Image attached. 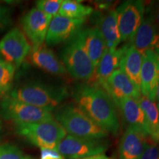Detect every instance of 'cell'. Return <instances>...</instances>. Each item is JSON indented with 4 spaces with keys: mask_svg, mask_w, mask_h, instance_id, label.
Segmentation results:
<instances>
[{
    "mask_svg": "<svg viewBox=\"0 0 159 159\" xmlns=\"http://www.w3.org/2000/svg\"><path fill=\"white\" fill-rule=\"evenodd\" d=\"M73 98L80 107L99 126L116 135L119 121L115 103L102 87L95 83L77 85L73 91Z\"/></svg>",
    "mask_w": 159,
    "mask_h": 159,
    "instance_id": "cell-1",
    "label": "cell"
},
{
    "mask_svg": "<svg viewBox=\"0 0 159 159\" xmlns=\"http://www.w3.org/2000/svg\"><path fill=\"white\" fill-rule=\"evenodd\" d=\"M8 96L52 112L67 98L68 90L64 85L29 81L12 89Z\"/></svg>",
    "mask_w": 159,
    "mask_h": 159,
    "instance_id": "cell-2",
    "label": "cell"
},
{
    "mask_svg": "<svg viewBox=\"0 0 159 159\" xmlns=\"http://www.w3.org/2000/svg\"><path fill=\"white\" fill-rule=\"evenodd\" d=\"M54 118L70 136L80 138L105 139L109 133L91 119L75 103L60 107Z\"/></svg>",
    "mask_w": 159,
    "mask_h": 159,
    "instance_id": "cell-3",
    "label": "cell"
},
{
    "mask_svg": "<svg viewBox=\"0 0 159 159\" xmlns=\"http://www.w3.org/2000/svg\"><path fill=\"white\" fill-rule=\"evenodd\" d=\"M15 128L17 134L41 149H55L66 136V130L55 118L30 124L15 125Z\"/></svg>",
    "mask_w": 159,
    "mask_h": 159,
    "instance_id": "cell-4",
    "label": "cell"
},
{
    "mask_svg": "<svg viewBox=\"0 0 159 159\" xmlns=\"http://www.w3.org/2000/svg\"><path fill=\"white\" fill-rule=\"evenodd\" d=\"M61 57L66 71L75 79H92L95 67L83 47L80 32L65 43L61 49Z\"/></svg>",
    "mask_w": 159,
    "mask_h": 159,
    "instance_id": "cell-5",
    "label": "cell"
},
{
    "mask_svg": "<svg viewBox=\"0 0 159 159\" xmlns=\"http://www.w3.org/2000/svg\"><path fill=\"white\" fill-rule=\"evenodd\" d=\"M0 116L15 125L30 124L54 119L52 112L7 95L0 102Z\"/></svg>",
    "mask_w": 159,
    "mask_h": 159,
    "instance_id": "cell-6",
    "label": "cell"
},
{
    "mask_svg": "<svg viewBox=\"0 0 159 159\" xmlns=\"http://www.w3.org/2000/svg\"><path fill=\"white\" fill-rule=\"evenodd\" d=\"M108 148L109 143L105 139L80 138L67 135L59 143L55 150L64 158L83 159L104 154Z\"/></svg>",
    "mask_w": 159,
    "mask_h": 159,
    "instance_id": "cell-7",
    "label": "cell"
},
{
    "mask_svg": "<svg viewBox=\"0 0 159 159\" xmlns=\"http://www.w3.org/2000/svg\"><path fill=\"white\" fill-rule=\"evenodd\" d=\"M116 12L121 41H131L144 19V2L139 0L125 1L119 6Z\"/></svg>",
    "mask_w": 159,
    "mask_h": 159,
    "instance_id": "cell-8",
    "label": "cell"
},
{
    "mask_svg": "<svg viewBox=\"0 0 159 159\" xmlns=\"http://www.w3.org/2000/svg\"><path fill=\"white\" fill-rule=\"evenodd\" d=\"M28 39L19 28L14 27L0 40V57L19 69L31 52Z\"/></svg>",
    "mask_w": 159,
    "mask_h": 159,
    "instance_id": "cell-9",
    "label": "cell"
},
{
    "mask_svg": "<svg viewBox=\"0 0 159 159\" xmlns=\"http://www.w3.org/2000/svg\"><path fill=\"white\" fill-rule=\"evenodd\" d=\"M85 19H70L57 14L52 19L46 36V45L49 47L66 43L82 30Z\"/></svg>",
    "mask_w": 159,
    "mask_h": 159,
    "instance_id": "cell-10",
    "label": "cell"
},
{
    "mask_svg": "<svg viewBox=\"0 0 159 159\" xmlns=\"http://www.w3.org/2000/svg\"><path fill=\"white\" fill-rule=\"evenodd\" d=\"M52 19V17L36 7L31 9L22 17L21 25L25 36L32 43V49L43 44Z\"/></svg>",
    "mask_w": 159,
    "mask_h": 159,
    "instance_id": "cell-11",
    "label": "cell"
},
{
    "mask_svg": "<svg viewBox=\"0 0 159 159\" xmlns=\"http://www.w3.org/2000/svg\"><path fill=\"white\" fill-rule=\"evenodd\" d=\"M141 94L156 102V89L159 76V56L152 51L142 53Z\"/></svg>",
    "mask_w": 159,
    "mask_h": 159,
    "instance_id": "cell-12",
    "label": "cell"
},
{
    "mask_svg": "<svg viewBox=\"0 0 159 159\" xmlns=\"http://www.w3.org/2000/svg\"><path fill=\"white\" fill-rule=\"evenodd\" d=\"M100 86L108 93L113 101L124 98L138 100L142 96L141 91L120 69L114 71Z\"/></svg>",
    "mask_w": 159,
    "mask_h": 159,
    "instance_id": "cell-13",
    "label": "cell"
},
{
    "mask_svg": "<svg viewBox=\"0 0 159 159\" xmlns=\"http://www.w3.org/2000/svg\"><path fill=\"white\" fill-rule=\"evenodd\" d=\"M130 43L141 53L150 50L159 56V32L148 11Z\"/></svg>",
    "mask_w": 159,
    "mask_h": 159,
    "instance_id": "cell-14",
    "label": "cell"
},
{
    "mask_svg": "<svg viewBox=\"0 0 159 159\" xmlns=\"http://www.w3.org/2000/svg\"><path fill=\"white\" fill-rule=\"evenodd\" d=\"M148 136L128 126L119 142V159H139L148 145Z\"/></svg>",
    "mask_w": 159,
    "mask_h": 159,
    "instance_id": "cell-15",
    "label": "cell"
},
{
    "mask_svg": "<svg viewBox=\"0 0 159 159\" xmlns=\"http://www.w3.org/2000/svg\"><path fill=\"white\" fill-rule=\"evenodd\" d=\"M129 45L130 43L122 46L120 48L106 49L99 60L98 64L95 67V72L93 77L96 79V80L94 83L100 86L114 71L119 69Z\"/></svg>",
    "mask_w": 159,
    "mask_h": 159,
    "instance_id": "cell-16",
    "label": "cell"
},
{
    "mask_svg": "<svg viewBox=\"0 0 159 159\" xmlns=\"http://www.w3.org/2000/svg\"><path fill=\"white\" fill-rule=\"evenodd\" d=\"M30 59L33 64L41 70L55 75L62 76L67 73L62 61L59 60L52 50L47 45L42 44L35 49H32Z\"/></svg>",
    "mask_w": 159,
    "mask_h": 159,
    "instance_id": "cell-17",
    "label": "cell"
},
{
    "mask_svg": "<svg viewBox=\"0 0 159 159\" xmlns=\"http://www.w3.org/2000/svg\"><path fill=\"white\" fill-rule=\"evenodd\" d=\"M95 21L97 27L105 40L106 49H116L121 42V37L117 25L116 11L111 10L104 13H97Z\"/></svg>",
    "mask_w": 159,
    "mask_h": 159,
    "instance_id": "cell-18",
    "label": "cell"
},
{
    "mask_svg": "<svg viewBox=\"0 0 159 159\" xmlns=\"http://www.w3.org/2000/svg\"><path fill=\"white\" fill-rule=\"evenodd\" d=\"M83 47L94 67L106 51V45L102 33L97 27L80 31Z\"/></svg>",
    "mask_w": 159,
    "mask_h": 159,
    "instance_id": "cell-19",
    "label": "cell"
},
{
    "mask_svg": "<svg viewBox=\"0 0 159 159\" xmlns=\"http://www.w3.org/2000/svg\"><path fill=\"white\" fill-rule=\"evenodd\" d=\"M114 102L120 109L128 126L142 131L148 136L144 114L138 100L133 98H124L114 100Z\"/></svg>",
    "mask_w": 159,
    "mask_h": 159,
    "instance_id": "cell-20",
    "label": "cell"
},
{
    "mask_svg": "<svg viewBox=\"0 0 159 159\" xmlns=\"http://www.w3.org/2000/svg\"><path fill=\"white\" fill-rule=\"evenodd\" d=\"M142 58V53L130 43L119 67L140 91Z\"/></svg>",
    "mask_w": 159,
    "mask_h": 159,
    "instance_id": "cell-21",
    "label": "cell"
},
{
    "mask_svg": "<svg viewBox=\"0 0 159 159\" xmlns=\"http://www.w3.org/2000/svg\"><path fill=\"white\" fill-rule=\"evenodd\" d=\"M138 102L144 114L148 136H150L154 142H159L158 129L159 111L158 105L155 101L151 100L148 97L142 95L138 99Z\"/></svg>",
    "mask_w": 159,
    "mask_h": 159,
    "instance_id": "cell-22",
    "label": "cell"
},
{
    "mask_svg": "<svg viewBox=\"0 0 159 159\" xmlns=\"http://www.w3.org/2000/svg\"><path fill=\"white\" fill-rule=\"evenodd\" d=\"M94 10L90 6L85 5L80 1L64 0L61 4L58 14L70 19H85L90 16Z\"/></svg>",
    "mask_w": 159,
    "mask_h": 159,
    "instance_id": "cell-23",
    "label": "cell"
},
{
    "mask_svg": "<svg viewBox=\"0 0 159 159\" xmlns=\"http://www.w3.org/2000/svg\"><path fill=\"white\" fill-rule=\"evenodd\" d=\"M16 69L0 57V98L7 96L12 90Z\"/></svg>",
    "mask_w": 159,
    "mask_h": 159,
    "instance_id": "cell-24",
    "label": "cell"
},
{
    "mask_svg": "<svg viewBox=\"0 0 159 159\" xmlns=\"http://www.w3.org/2000/svg\"><path fill=\"white\" fill-rule=\"evenodd\" d=\"M62 2V0H40L36 2V8L53 18L58 14Z\"/></svg>",
    "mask_w": 159,
    "mask_h": 159,
    "instance_id": "cell-25",
    "label": "cell"
},
{
    "mask_svg": "<svg viewBox=\"0 0 159 159\" xmlns=\"http://www.w3.org/2000/svg\"><path fill=\"white\" fill-rule=\"evenodd\" d=\"M22 151L12 144H0V159H25Z\"/></svg>",
    "mask_w": 159,
    "mask_h": 159,
    "instance_id": "cell-26",
    "label": "cell"
},
{
    "mask_svg": "<svg viewBox=\"0 0 159 159\" xmlns=\"http://www.w3.org/2000/svg\"><path fill=\"white\" fill-rule=\"evenodd\" d=\"M13 23V9L0 4V34L8 29Z\"/></svg>",
    "mask_w": 159,
    "mask_h": 159,
    "instance_id": "cell-27",
    "label": "cell"
},
{
    "mask_svg": "<svg viewBox=\"0 0 159 159\" xmlns=\"http://www.w3.org/2000/svg\"><path fill=\"white\" fill-rule=\"evenodd\" d=\"M139 159H159V148L153 144H148Z\"/></svg>",
    "mask_w": 159,
    "mask_h": 159,
    "instance_id": "cell-28",
    "label": "cell"
},
{
    "mask_svg": "<svg viewBox=\"0 0 159 159\" xmlns=\"http://www.w3.org/2000/svg\"><path fill=\"white\" fill-rule=\"evenodd\" d=\"M41 159H64L55 149H41Z\"/></svg>",
    "mask_w": 159,
    "mask_h": 159,
    "instance_id": "cell-29",
    "label": "cell"
},
{
    "mask_svg": "<svg viewBox=\"0 0 159 159\" xmlns=\"http://www.w3.org/2000/svg\"><path fill=\"white\" fill-rule=\"evenodd\" d=\"M149 13L152 16L155 25L159 32V2L155 3L152 7L149 10Z\"/></svg>",
    "mask_w": 159,
    "mask_h": 159,
    "instance_id": "cell-30",
    "label": "cell"
},
{
    "mask_svg": "<svg viewBox=\"0 0 159 159\" xmlns=\"http://www.w3.org/2000/svg\"><path fill=\"white\" fill-rule=\"evenodd\" d=\"M83 159H111L109 157L106 156L104 154H100V155H97V156H93L88 157V158H85Z\"/></svg>",
    "mask_w": 159,
    "mask_h": 159,
    "instance_id": "cell-31",
    "label": "cell"
},
{
    "mask_svg": "<svg viewBox=\"0 0 159 159\" xmlns=\"http://www.w3.org/2000/svg\"><path fill=\"white\" fill-rule=\"evenodd\" d=\"M156 101H157L158 104H159V76L157 82L156 89Z\"/></svg>",
    "mask_w": 159,
    "mask_h": 159,
    "instance_id": "cell-32",
    "label": "cell"
},
{
    "mask_svg": "<svg viewBox=\"0 0 159 159\" xmlns=\"http://www.w3.org/2000/svg\"><path fill=\"white\" fill-rule=\"evenodd\" d=\"M2 123L1 119H0V132L2 131Z\"/></svg>",
    "mask_w": 159,
    "mask_h": 159,
    "instance_id": "cell-33",
    "label": "cell"
},
{
    "mask_svg": "<svg viewBox=\"0 0 159 159\" xmlns=\"http://www.w3.org/2000/svg\"><path fill=\"white\" fill-rule=\"evenodd\" d=\"M158 105V111H159V104ZM158 134H159V116H158Z\"/></svg>",
    "mask_w": 159,
    "mask_h": 159,
    "instance_id": "cell-34",
    "label": "cell"
}]
</instances>
